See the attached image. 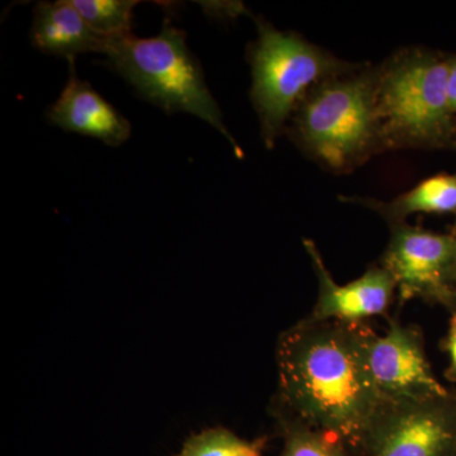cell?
Segmentation results:
<instances>
[{"mask_svg": "<svg viewBox=\"0 0 456 456\" xmlns=\"http://www.w3.org/2000/svg\"><path fill=\"white\" fill-rule=\"evenodd\" d=\"M367 322L303 318L279 336L272 415H288L338 437L360 455L382 397L368 365Z\"/></svg>", "mask_w": 456, "mask_h": 456, "instance_id": "cell-1", "label": "cell"}, {"mask_svg": "<svg viewBox=\"0 0 456 456\" xmlns=\"http://www.w3.org/2000/svg\"><path fill=\"white\" fill-rule=\"evenodd\" d=\"M378 65L318 84L297 107L287 136L321 169L342 175L384 154L377 112Z\"/></svg>", "mask_w": 456, "mask_h": 456, "instance_id": "cell-2", "label": "cell"}, {"mask_svg": "<svg viewBox=\"0 0 456 456\" xmlns=\"http://www.w3.org/2000/svg\"><path fill=\"white\" fill-rule=\"evenodd\" d=\"M450 53L402 47L378 65L377 112L384 151H456V117L448 97Z\"/></svg>", "mask_w": 456, "mask_h": 456, "instance_id": "cell-3", "label": "cell"}, {"mask_svg": "<svg viewBox=\"0 0 456 456\" xmlns=\"http://www.w3.org/2000/svg\"><path fill=\"white\" fill-rule=\"evenodd\" d=\"M104 55L108 66L125 77L141 97L167 113L200 117L222 134L237 158H244L241 147L224 123L200 61L189 50L185 32L171 25L169 20L154 37L140 38L128 33L108 38Z\"/></svg>", "mask_w": 456, "mask_h": 456, "instance_id": "cell-4", "label": "cell"}, {"mask_svg": "<svg viewBox=\"0 0 456 456\" xmlns=\"http://www.w3.org/2000/svg\"><path fill=\"white\" fill-rule=\"evenodd\" d=\"M257 38L248 45L250 101L260 123V136L273 149L287 134L297 107L318 84L350 73L362 62H351L312 44L294 31H281L254 16Z\"/></svg>", "mask_w": 456, "mask_h": 456, "instance_id": "cell-5", "label": "cell"}, {"mask_svg": "<svg viewBox=\"0 0 456 456\" xmlns=\"http://www.w3.org/2000/svg\"><path fill=\"white\" fill-rule=\"evenodd\" d=\"M359 456H456V388L382 399Z\"/></svg>", "mask_w": 456, "mask_h": 456, "instance_id": "cell-6", "label": "cell"}, {"mask_svg": "<svg viewBox=\"0 0 456 456\" xmlns=\"http://www.w3.org/2000/svg\"><path fill=\"white\" fill-rule=\"evenodd\" d=\"M388 245L378 263L397 284L399 305L419 299L448 310L454 298L456 236L407 222L391 224Z\"/></svg>", "mask_w": 456, "mask_h": 456, "instance_id": "cell-7", "label": "cell"}, {"mask_svg": "<svg viewBox=\"0 0 456 456\" xmlns=\"http://www.w3.org/2000/svg\"><path fill=\"white\" fill-rule=\"evenodd\" d=\"M368 365L382 399L419 398L448 389L432 370L422 330L395 318L386 334L371 336Z\"/></svg>", "mask_w": 456, "mask_h": 456, "instance_id": "cell-8", "label": "cell"}, {"mask_svg": "<svg viewBox=\"0 0 456 456\" xmlns=\"http://www.w3.org/2000/svg\"><path fill=\"white\" fill-rule=\"evenodd\" d=\"M318 281L317 301L307 320L314 322L340 321L367 322L375 316H387L397 297V284L391 273L379 263L371 264L362 277L340 285L327 269L322 255L310 239L303 240Z\"/></svg>", "mask_w": 456, "mask_h": 456, "instance_id": "cell-9", "label": "cell"}, {"mask_svg": "<svg viewBox=\"0 0 456 456\" xmlns=\"http://www.w3.org/2000/svg\"><path fill=\"white\" fill-rule=\"evenodd\" d=\"M70 75L59 99L47 110V118L57 127L103 141L117 147L131 136V125L118 110L77 77L75 60L69 61Z\"/></svg>", "mask_w": 456, "mask_h": 456, "instance_id": "cell-10", "label": "cell"}, {"mask_svg": "<svg viewBox=\"0 0 456 456\" xmlns=\"http://www.w3.org/2000/svg\"><path fill=\"white\" fill-rule=\"evenodd\" d=\"M31 41L42 53L71 61L80 53H104L108 38L86 22L71 0H57L36 5Z\"/></svg>", "mask_w": 456, "mask_h": 456, "instance_id": "cell-11", "label": "cell"}, {"mask_svg": "<svg viewBox=\"0 0 456 456\" xmlns=\"http://www.w3.org/2000/svg\"><path fill=\"white\" fill-rule=\"evenodd\" d=\"M338 200L370 209L388 226L407 222V218L416 213L456 216V173L428 176L410 191L389 200L356 196H338Z\"/></svg>", "mask_w": 456, "mask_h": 456, "instance_id": "cell-12", "label": "cell"}, {"mask_svg": "<svg viewBox=\"0 0 456 456\" xmlns=\"http://www.w3.org/2000/svg\"><path fill=\"white\" fill-rule=\"evenodd\" d=\"M283 437L281 456H358L338 437L318 430L296 417L272 415Z\"/></svg>", "mask_w": 456, "mask_h": 456, "instance_id": "cell-13", "label": "cell"}, {"mask_svg": "<svg viewBox=\"0 0 456 456\" xmlns=\"http://www.w3.org/2000/svg\"><path fill=\"white\" fill-rule=\"evenodd\" d=\"M268 436L245 440L228 428H206L191 435L175 456H263Z\"/></svg>", "mask_w": 456, "mask_h": 456, "instance_id": "cell-14", "label": "cell"}, {"mask_svg": "<svg viewBox=\"0 0 456 456\" xmlns=\"http://www.w3.org/2000/svg\"><path fill=\"white\" fill-rule=\"evenodd\" d=\"M86 22L107 38L131 32L136 0H71Z\"/></svg>", "mask_w": 456, "mask_h": 456, "instance_id": "cell-15", "label": "cell"}, {"mask_svg": "<svg viewBox=\"0 0 456 456\" xmlns=\"http://www.w3.org/2000/svg\"><path fill=\"white\" fill-rule=\"evenodd\" d=\"M443 350L445 351L449 358L445 378L450 383H456V312H452L448 334L443 340Z\"/></svg>", "mask_w": 456, "mask_h": 456, "instance_id": "cell-16", "label": "cell"}, {"mask_svg": "<svg viewBox=\"0 0 456 456\" xmlns=\"http://www.w3.org/2000/svg\"><path fill=\"white\" fill-rule=\"evenodd\" d=\"M448 97L452 112L456 117V53L449 56Z\"/></svg>", "mask_w": 456, "mask_h": 456, "instance_id": "cell-17", "label": "cell"}, {"mask_svg": "<svg viewBox=\"0 0 456 456\" xmlns=\"http://www.w3.org/2000/svg\"><path fill=\"white\" fill-rule=\"evenodd\" d=\"M448 311L450 312V314H452V312H456V293H455L454 298H452V303H450Z\"/></svg>", "mask_w": 456, "mask_h": 456, "instance_id": "cell-18", "label": "cell"}, {"mask_svg": "<svg viewBox=\"0 0 456 456\" xmlns=\"http://www.w3.org/2000/svg\"><path fill=\"white\" fill-rule=\"evenodd\" d=\"M452 231H454L455 236H456V226L452 228ZM454 285L456 288V263H455V272H454Z\"/></svg>", "mask_w": 456, "mask_h": 456, "instance_id": "cell-19", "label": "cell"}]
</instances>
